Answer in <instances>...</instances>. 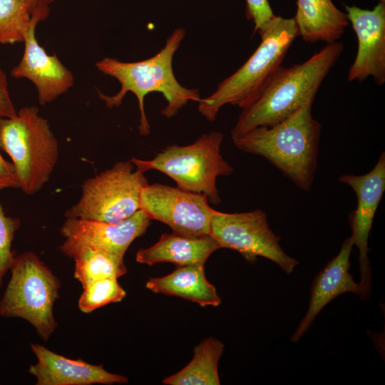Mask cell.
<instances>
[{
	"mask_svg": "<svg viewBox=\"0 0 385 385\" xmlns=\"http://www.w3.org/2000/svg\"><path fill=\"white\" fill-rule=\"evenodd\" d=\"M185 36L183 28L175 29L167 38L164 47L155 56L139 61L123 62L106 57L96 63L99 71L113 77L120 84V91L113 96L98 91L106 106L112 108L120 106L128 92L133 93L138 101L140 120L138 131L146 136L150 133L145 108V97L152 92H159L167 101L160 111L167 118L174 117L189 101L200 100L197 88H185L178 81L173 69V59Z\"/></svg>",
	"mask_w": 385,
	"mask_h": 385,
	"instance_id": "cell-1",
	"label": "cell"
},
{
	"mask_svg": "<svg viewBox=\"0 0 385 385\" xmlns=\"http://www.w3.org/2000/svg\"><path fill=\"white\" fill-rule=\"evenodd\" d=\"M344 50L341 42L327 43L303 63L280 66L255 99L242 109L231 130V138L260 126L278 123L305 105H312L316 94Z\"/></svg>",
	"mask_w": 385,
	"mask_h": 385,
	"instance_id": "cell-2",
	"label": "cell"
},
{
	"mask_svg": "<svg viewBox=\"0 0 385 385\" xmlns=\"http://www.w3.org/2000/svg\"><path fill=\"white\" fill-rule=\"evenodd\" d=\"M305 105L285 120L255 128L232 138L239 150L260 155L304 191L313 184L317 167L321 124Z\"/></svg>",
	"mask_w": 385,
	"mask_h": 385,
	"instance_id": "cell-3",
	"label": "cell"
},
{
	"mask_svg": "<svg viewBox=\"0 0 385 385\" xmlns=\"http://www.w3.org/2000/svg\"><path fill=\"white\" fill-rule=\"evenodd\" d=\"M260 35L261 42L247 61L220 82L214 93L197 102L199 112L208 121H214L226 104L242 109L248 106L281 66L299 36L294 19L279 16Z\"/></svg>",
	"mask_w": 385,
	"mask_h": 385,
	"instance_id": "cell-4",
	"label": "cell"
},
{
	"mask_svg": "<svg viewBox=\"0 0 385 385\" xmlns=\"http://www.w3.org/2000/svg\"><path fill=\"white\" fill-rule=\"evenodd\" d=\"M0 149L11 158L19 188L38 192L57 163L58 140L36 106H25L12 118L0 119Z\"/></svg>",
	"mask_w": 385,
	"mask_h": 385,
	"instance_id": "cell-5",
	"label": "cell"
},
{
	"mask_svg": "<svg viewBox=\"0 0 385 385\" xmlns=\"http://www.w3.org/2000/svg\"><path fill=\"white\" fill-rule=\"evenodd\" d=\"M223 139L222 133L212 131L190 145H168L151 160L133 158L130 160L136 169L143 173L160 171L172 178L177 187L205 194L211 204L219 205L221 199L217 178L230 176L234 171L221 154Z\"/></svg>",
	"mask_w": 385,
	"mask_h": 385,
	"instance_id": "cell-6",
	"label": "cell"
},
{
	"mask_svg": "<svg viewBox=\"0 0 385 385\" xmlns=\"http://www.w3.org/2000/svg\"><path fill=\"white\" fill-rule=\"evenodd\" d=\"M9 270L0 316L26 320L46 342L58 326L53 309L59 297L60 280L31 251L16 255Z\"/></svg>",
	"mask_w": 385,
	"mask_h": 385,
	"instance_id": "cell-7",
	"label": "cell"
},
{
	"mask_svg": "<svg viewBox=\"0 0 385 385\" xmlns=\"http://www.w3.org/2000/svg\"><path fill=\"white\" fill-rule=\"evenodd\" d=\"M147 184L144 173L134 170L130 160L118 162L83 182L79 200L66 211L65 217L121 222L140 210V192Z\"/></svg>",
	"mask_w": 385,
	"mask_h": 385,
	"instance_id": "cell-8",
	"label": "cell"
},
{
	"mask_svg": "<svg viewBox=\"0 0 385 385\" xmlns=\"http://www.w3.org/2000/svg\"><path fill=\"white\" fill-rule=\"evenodd\" d=\"M209 235L221 248L238 252L250 263H255L258 257H265L287 274L299 264L282 249L281 237L272 230L267 215L261 209L235 213L215 210Z\"/></svg>",
	"mask_w": 385,
	"mask_h": 385,
	"instance_id": "cell-9",
	"label": "cell"
},
{
	"mask_svg": "<svg viewBox=\"0 0 385 385\" xmlns=\"http://www.w3.org/2000/svg\"><path fill=\"white\" fill-rule=\"evenodd\" d=\"M140 209L152 220L186 236L210 235L212 208L205 194L161 183L147 184L140 192Z\"/></svg>",
	"mask_w": 385,
	"mask_h": 385,
	"instance_id": "cell-10",
	"label": "cell"
},
{
	"mask_svg": "<svg viewBox=\"0 0 385 385\" xmlns=\"http://www.w3.org/2000/svg\"><path fill=\"white\" fill-rule=\"evenodd\" d=\"M339 182L349 185L357 197V205L350 215L351 237L359 252L361 299L369 297L371 267L368 257V240L374 218L385 190V153L381 152L374 167L361 175H342Z\"/></svg>",
	"mask_w": 385,
	"mask_h": 385,
	"instance_id": "cell-11",
	"label": "cell"
},
{
	"mask_svg": "<svg viewBox=\"0 0 385 385\" xmlns=\"http://www.w3.org/2000/svg\"><path fill=\"white\" fill-rule=\"evenodd\" d=\"M49 15V7L34 10L25 33L24 51L21 61L11 71L14 78L31 81L38 92V103L44 106L67 92L74 83L73 73L56 53L48 54L35 36L38 24Z\"/></svg>",
	"mask_w": 385,
	"mask_h": 385,
	"instance_id": "cell-12",
	"label": "cell"
},
{
	"mask_svg": "<svg viewBox=\"0 0 385 385\" xmlns=\"http://www.w3.org/2000/svg\"><path fill=\"white\" fill-rule=\"evenodd\" d=\"M344 6L358 41L347 79L363 81L371 76L382 86L385 83V0H379L371 10Z\"/></svg>",
	"mask_w": 385,
	"mask_h": 385,
	"instance_id": "cell-13",
	"label": "cell"
},
{
	"mask_svg": "<svg viewBox=\"0 0 385 385\" xmlns=\"http://www.w3.org/2000/svg\"><path fill=\"white\" fill-rule=\"evenodd\" d=\"M151 221L141 209L117 223L68 217L60 232L65 238L63 244L90 247L123 260L131 243L145 234Z\"/></svg>",
	"mask_w": 385,
	"mask_h": 385,
	"instance_id": "cell-14",
	"label": "cell"
},
{
	"mask_svg": "<svg viewBox=\"0 0 385 385\" xmlns=\"http://www.w3.org/2000/svg\"><path fill=\"white\" fill-rule=\"evenodd\" d=\"M37 363L29 372L37 385H91L126 384L128 379L106 371L102 364L94 365L82 359H72L55 353L39 344H31Z\"/></svg>",
	"mask_w": 385,
	"mask_h": 385,
	"instance_id": "cell-15",
	"label": "cell"
},
{
	"mask_svg": "<svg viewBox=\"0 0 385 385\" xmlns=\"http://www.w3.org/2000/svg\"><path fill=\"white\" fill-rule=\"evenodd\" d=\"M353 246L351 236L345 239L338 255L329 261L314 277L307 311L291 337L292 342H297L323 308L339 295L351 292L361 297V286L349 273Z\"/></svg>",
	"mask_w": 385,
	"mask_h": 385,
	"instance_id": "cell-16",
	"label": "cell"
},
{
	"mask_svg": "<svg viewBox=\"0 0 385 385\" xmlns=\"http://www.w3.org/2000/svg\"><path fill=\"white\" fill-rule=\"evenodd\" d=\"M220 248L210 235L186 236L173 232L163 234L153 245L140 249L135 260L149 266L161 262H170L177 267L205 265L209 257Z\"/></svg>",
	"mask_w": 385,
	"mask_h": 385,
	"instance_id": "cell-17",
	"label": "cell"
},
{
	"mask_svg": "<svg viewBox=\"0 0 385 385\" xmlns=\"http://www.w3.org/2000/svg\"><path fill=\"white\" fill-rule=\"evenodd\" d=\"M298 36L308 43L337 41L349 25L346 13L332 0H297L293 17Z\"/></svg>",
	"mask_w": 385,
	"mask_h": 385,
	"instance_id": "cell-18",
	"label": "cell"
},
{
	"mask_svg": "<svg viewBox=\"0 0 385 385\" xmlns=\"http://www.w3.org/2000/svg\"><path fill=\"white\" fill-rule=\"evenodd\" d=\"M145 287L154 293L183 298L201 307H217L222 301L216 288L207 279L203 265L178 267L166 276L150 278Z\"/></svg>",
	"mask_w": 385,
	"mask_h": 385,
	"instance_id": "cell-19",
	"label": "cell"
},
{
	"mask_svg": "<svg viewBox=\"0 0 385 385\" xmlns=\"http://www.w3.org/2000/svg\"><path fill=\"white\" fill-rule=\"evenodd\" d=\"M220 340L209 337L194 349L192 360L181 370L163 380L167 385H219L218 362L224 351Z\"/></svg>",
	"mask_w": 385,
	"mask_h": 385,
	"instance_id": "cell-20",
	"label": "cell"
},
{
	"mask_svg": "<svg viewBox=\"0 0 385 385\" xmlns=\"http://www.w3.org/2000/svg\"><path fill=\"white\" fill-rule=\"evenodd\" d=\"M61 251L74 260V277L82 287L103 278H118L127 272L124 260L83 245L62 244Z\"/></svg>",
	"mask_w": 385,
	"mask_h": 385,
	"instance_id": "cell-21",
	"label": "cell"
},
{
	"mask_svg": "<svg viewBox=\"0 0 385 385\" xmlns=\"http://www.w3.org/2000/svg\"><path fill=\"white\" fill-rule=\"evenodd\" d=\"M31 14L21 0H0V43L24 42Z\"/></svg>",
	"mask_w": 385,
	"mask_h": 385,
	"instance_id": "cell-22",
	"label": "cell"
},
{
	"mask_svg": "<svg viewBox=\"0 0 385 385\" xmlns=\"http://www.w3.org/2000/svg\"><path fill=\"white\" fill-rule=\"evenodd\" d=\"M117 279L113 277L103 278L83 287L78 302L79 309L89 314L108 304L121 302L125 297L126 292Z\"/></svg>",
	"mask_w": 385,
	"mask_h": 385,
	"instance_id": "cell-23",
	"label": "cell"
},
{
	"mask_svg": "<svg viewBox=\"0 0 385 385\" xmlns=\"http://www.w3.org/2000/svg\"><path fill=\"white\" fill-rule=\"evenodd\" d=\"M20 225L19 219L5 214L0 202V287L16 255L12 250V242Z\"/></svg>",
	"mask_w": 385,
	"mask_h": 385,
	"instance_id": "cell-24",
	"label": "cell"
},
{
	"mask_svg": "<svg viewBox=\"0 0 385 385\" xmlns=\"http://www.w3.org/2000/svg\"><path fill=\"white\" fill-rule=\"evenodd\" d=\"M246 17L254 23L253 34L262 33L272 21L274 14L268 0H245Z\"/></svg>",
	"mask_w": 385,
	"mask_h": 385,
	"instance_id": "cell-25",
	"label": "cell"
},
{
	"mask_svg": "<svg viewBox=\"0 0 385 385\" xmlns=\"http://www.w3.org/2000/svg\"><path fill=\"white\" fill-rule=\"evenodd\" d=\"M16 114L9 92L6 76L0 67V119L12 118Z\"/></svg>",
	"mask_w": 385,
	"mask_h": 385,
	"instance_id": "cell-26",
	"label": "cell"
},
{
	"mask_svg": "<svg viewBox=\"0 0 385 385\" xmlns=\"http://www.w3.org/2000/svg\"><path fill=\"white\" fill-rule=\"evenodd\" d=\"M4 188H19V185L14 165L0 153V190Z\"/></svg>",
	"mask_w": 385,
	"mask_h": 385,
	"instance_id": "cell-27",
	"label": "cell"
},
{
	"mask_svg": "<svg viewBox=\"0 0 385 385\" xmlns=\"http://www.w3.org/2000/svg\"><path fill=\"white\" fill-rule=\"evenodd\" d=\"M27 7L30 14L38 9L49 7L56 0H21Z\"/></svg>",
	"mask_w": 385,
	"mask_h": 385,
	"instance_id": "cell-28",
	"label": "cell"
}]
</instances>
